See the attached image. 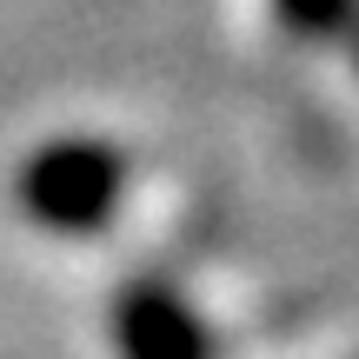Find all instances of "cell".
<instances>
[{"label":"cell","instance_id":"6da1fadb","mask_svg":"<svg viewBox=\"0 0 359 359\" xmlns=\"http://www.w3.org/2000/svg\"><path fill=\"white\" fill-rule=\"evenodd\" d=\"M120 193H127V160L100 140H53L20 173V206L53 233H100Z\"/></svg>","mask_w":359,"mask_h":359},{"label":"cell","instance_id":"7a4b0ae2","mask_svg":"<svg viewBox=\"0 0 359 359\" xmlns=\"http://www.w3.org/2000/svg\"><path fill=\"white\" fill-rule=\"evenodd\" d=\"M114 339H120V359H206V353H213L200 313H193L173 286H160V280L120 293Z\"/></svg>","mask_w":359,"mask_h":359},{"label":"cell","instance_id":"3957f363","mask_svg":"<svg viewBox=\"0 0 359 359\" xmlns=\"http://www.w3.org/2000/svg\"><path fill=\"white\" fill-rule=\"evenodd\" d=\"M273 7L299 40H333L353 27V0H273Z\"/></svg>","mask_w":359,"mask_h":359}]
</instances>
